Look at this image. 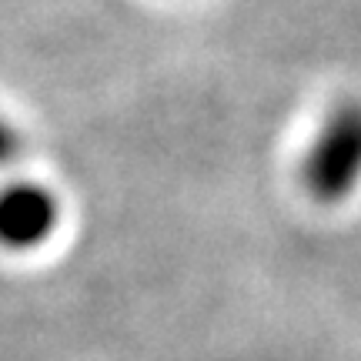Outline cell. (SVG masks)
I'll return each instance as SVG.
<instances>
[{
	"label": "cell",
	"instance_id": "1",
	"mask_svg": "<svg viewBox=\"0 0 361 361\" xmlns=\"http://www.w3.org/2000/svg\"><path fill=\"white\" fill-rule=\"evenodd\" d=\"M305 191L318 204H341L361 184V101L338 104L301 164Z\"/></svg>",
	"mask_w": 361,
	"mask_h": 361
},
{
	"label": "cell",
	"instance_id": "2",
	"mask_svg": "<svg viewBox=\"0 0 361 361\" xmlns=\"http://www.w3.org/2000/svg\"><path fill=\"white\" fill-rule=\"evenodd\" d=\"M57 218H61V207L47 188H40L34 180L11 184L4 194V207H0L4 245L11 251H30V247L44 245L57 228Z\"/></svg>",
	"mask_w": 361,
	"mask_h": 361
}]
</instances>
